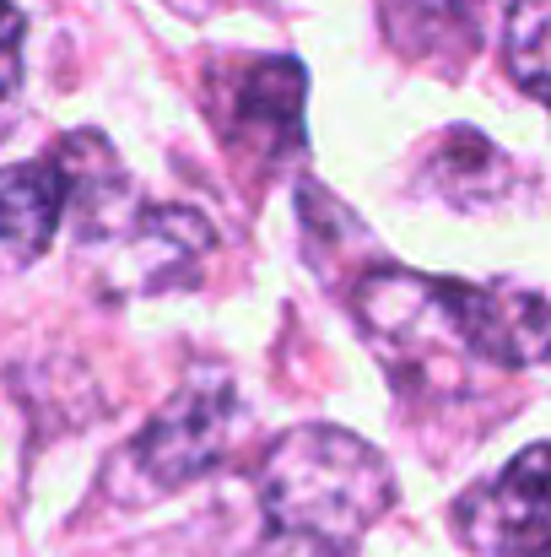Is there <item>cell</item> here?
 <instances>
[{"label": "cell", "mask_w": 551, "mask_h": 557, "mask_svg": "<svg viewBox=\"0 0 551 557\" xmlns=\"http://www.w3.org/2000/svg\"><path fill=\"white\" fill-rule=\"evenodd\" d=\"M352 309L389 379L422 395L460 389L471 373H514L551 358V298L530 287L373 271Z\"/></svg>", "instance_id": "cell-1"}, {"label": "cell", "mask_w": 551, "mask_h": 557, "mask_svg": "<svg viewBox=\"0 0 551 557\" xmlns=\"http://www.w3.org/2000/svg\"><path fill=\"white\" fill-rule=\"evenodd\" d=\"M254 504L265 531L292 553L352 557L395 504V471L367 438L309 422L265 449Z\"/></svg>", "instance_id": "cell-2"}, {"label": "cell", "mask_w": 551, "mask_h": 557, "mask_svg": "<svg viewBox=\"0 0 551 557\" xmlns=\"http://www.w3.org/2000/svg\"><path fill=\"white\" fill-rule=\"evenodd\" d=\"M303 92L309 76L287 54H238L205 71V109L222 147L260 169H281L303 152Z\"/></svg>", "instance_id": "cell-3"}, {"label": "cell", "mask_w": 551, "mask_h": 557, "mask_svg": "<svg viewBox=\"0 0 551 557\" xmlns=\"http://www.w3.org/2000/svg\"><path fill=\"white\" fill-rule=\"evenodd\" d=\"M238 428V395L222 373H195L179 395L136 433L125 466L141 476V493H179L222 466Z\"/></svg>", "instance_id": "cell-4"}, {"label": "cell", "mask_w": 551, "mask_h": 557, "mask_svg": "<svg viewBox=\"0 0 551 557\" xmlns=\"http://www.w3.org/2000/svg\"><path fill=\"white\" fill-rule=\"evenodd\" d=\"M454 531L476 557H551V444H530L471 487L454 504Z\"/></svg>", "instance_id": "cell-5"}, {"label": "cell", "mask_w": 551, "mask_h": 557, "mask_svg": "<svg viewBox=\"0 0 551 557\" xmlns=\"http://www.w3.org/2000/svg\"><path fill=\"white\" fill-rule=\"evenodd\" d=\"M384 44L438 76H460L487 38L492 0H373Z\"/></svg>", "instance_id": "cell-6"}, {"label": "cell", "mask_w": 551, "mask_h": 557, "mask_svg": "<svg viewBox=\"0 0 551 557\" xmlns=\"http://www.w3.org/2000/svg\"><path fill=\"white\" fill-rule=\"evenodd\" d=\"M65 216V180L43 163L0 169V271H27Z\"/></svg>", "instance_id": "cell-7"}, {"label": "cell", "mask_w": 551, "mask_h": 557, "mask_svg": "<svg viewBox=\"0 0 551 557\" xmlns=\"http://www.w3.org/2000/svg\"><path fill=\"white\" fill-rule=\"evenodd\" d=\"M422 189L449 200V206H498L514 189V158L498 152L481 131H449L438 136V147L422 158Z\"/></svg>", "instance_id": "cell-8"}, {"label": "cell", "mask_w": 551, "mask_h": 557, "mask_svg": "<svg viewBox=\"0 0 551 557\" xmlns=\"http://www.w3.org/2000/svg\"><path fill=\"white\" fill-rule=\"evenodd\" d=\"M503 65L519 92L551 109V0H514L503 27Z\"/></svg>", "instance_id": "cell-9"}, {"label": "cell", "mask_w": 551, "mask_h": 557, "mask_svg": "<svg viewBox=\"0 0 551 557\" xmlns=\"http://www.w3.org/2000/svg\"><path fill=\"white\" fill-rule=\"evenodd\" d=\"M16 92H22V11L0 0V131L16 109Z\"/></svg>", "instance_id": "cell-10"}, {"label": "cell", "mask_w": 551, "mask_h": 557, "mask_svg": "<svg viewBox=\"0 0 551 557\" xmlns=\"http://www.w3.org/2000/svg\"><path fill=\"white\" fill-rule=\"evenodd\" d=\"M168 5H179L184 16H205L211 5H222V0H168Z\"/></svg>", "instance_id": "cell-11"}]
</instances>
